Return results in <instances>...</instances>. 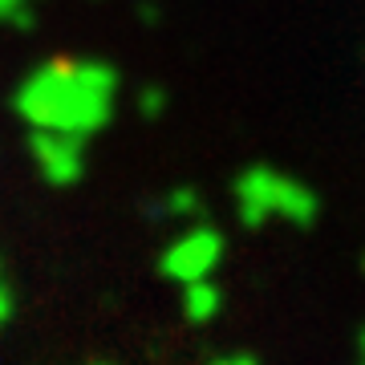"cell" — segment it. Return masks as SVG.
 <instances>
[{
  "instance_id": "10",
  "label": "cell",
  "mask_w": 365,
  "mask_h": 365,
  "mask_svg": "<svg viewBox=\"0 0 365 365\" xmlns=\"http://www.w3.org/2000/svg\"><path fill=\"white\" fill-rule=\"evenodd\" d=\"M207 365H260L252 353H220V357H211Z\"/></svg>"
},
{
  "instance_id": "6",
  "label": "cell",
  "mask_w": 365,
  "mask_h": 365,
  "mask_svg": "<svg viewBox=\"0 0 365 365\" xmlns=\"http://www.w3.org/2000/svg\"><path fill=\"white\" fill-rule=\"evenodd\" d=\"M0 25L9 29H33L37 25V0H0Z\"/></svg>"
},
{
  "instance_id": "5",
  "label": "cell",
  "mask_w": 365,
  "mask_h": 365,
  "mask_svg": "<svg viewBox=\"0 0 365 365\" xmlns=\"http://www.w3.org/2000/svg\"><path fill=\"white\" fill-rule=\"evenodd\" d=\"M223 309V292L207 280H195V284H187V300H182V317L191 321V325H211Z\"/></svg>"
},
{
  "instance_id": "1",
  "label": "cell",
  "mask_w": 365,
  "mask_h": 365,
  "mask_svg": "<svg viewBox=\"0 0 365 365\" xmlns=\"http://www.w3.org/2000/svg\"><path fill=\"white\" fill-rule=\"evenodd\" d=\"M118 98V69L102 57H53L37 66L13 93V110L29 130H57L90 143L110 126Z\"/></svg>"
},
{
  "instance_id": "11",
  "label": "cell",
  "mask_w": 365,
  "mask_h": 365,
  "mask_svg": "<svg viewBox=\"0 0 365 365\" xmlns=\"http://www.w3.org/2000/svg\"><path fill=\"white\" fill-rule=\"evenodd\" d=\"M357 349H361V357H365V329H361V337H357Z\"/></svg>"
},
{
  "instance_id": "12",
  "label": "cell",
  "mask_w": 365,
  "mask_h": 365,
  "mask_svg": "<svg viewBox=\"0 0 365 365\" xmlns=\"http://www.w3.org/2000/svg\"><path fill=\"white\" fill-rule=\"evenodd\" d=\"M357 365H365V357H357Z\"/></svg>"
},
{
  "instance_id": "9",
  "label": "cell",
  "mask_w": 365,
  "mask_h": 365,
  "mask_svg": "<svg viewBox=\"0 0 365 365\" xmlns=\"http://www.w3.org/2000/svg\"><path fill=\"white\" fill-rule=\"evenodd\" d=\"M163 106H167V93L158 90V86H150V90L138 93V114L143 118H158L163 114Z\"/></svg>"
},
{
  "instance_id": "4",
  "label": "cell",
  "mask_w": 365,
  "mask_h": 365,
  "mask_svg": "<svg viewBox=\"0 0 365 365\" xmlns=\"http://www.w3.org/2000/svg\"><path fill=\"white\" fill-rule=\"evenodd\" d=\"M223 256V235L215 227H199V232L175 240L167 252H163V276L167 280H182V284H195V280H207L215 272V264Z\"/></svg>"
},
{
  "instance_id": "8",
  "label": "cell",
  "mask_w": 365,
  "mask_h": 365,
  "mask_svg": "<svg viewBox=\"0 0 365 365\" xmlns=\"http://www.w3.org/2000/svg\"><path fill=\"white\" fill-rule=\"evenodd\" d=\"M195 207H199V195L182 187V191H170V195H167V207H163V211H170V215H191Z\"/></svg>"
},
{
  "instance_id": "2",
  "label": "cell",
  "mask_w": 365,
  "mask_h": 365,
  "mask_svg": "<svg viewBox=\"0 0 365 365\" xmlns=\"http://www.w3.org/2000/svg\"><path fill=\"white\" fill-rule=\"evenodd\" d=\"M235 215L248 227H264L268 220H284L292 227H313L321 215V199L309 182L276 167H248L232 182Z\"/></svg>"
},
{
  "instance_id": "7",
  "label": "cell",
  "mask_w": 365,
  "mask_h": 365,
  "mask_svg": "<svg viewBox=\"0 0 365 365\" xmlns=\"http://www.w3.org/2000/svg\"><path fill=\"white\" fill-rule=\"evenodd\" d=\"M13 317H16V292L9 284V276H4V264H0V329L9 325Z\"/></svg>"
},
{
  "instance_id": "13",
  "label": "cell",
  "mask_w": 365,
  "mask_h": 365,
  "mask_svg": "<svg viewBox=\"0 0 365 365\" xmlns=\"http://www.w3.org/2000/svg\"><path fill=\"white\" fill-rule=\"evenodd\" d=\"M361 272H365V256H361Z\"/></svg>"
},
{
  "instance_id": "3",
  "label": "cell",
  "mask_w": 365,
  "mask_h": 365,
  "mask_svg": "<svg viewBox=\"0 0 365 365\" xmlns=\"http://www.w3.org/2000/svg\"><path fill=\"white\" fill-rule=\"evenodd\" d=\"M29 155L37 163L41 179L53 187H69L86 175V138L57 130H29Z\"/></svg>"
}]
</instances>
